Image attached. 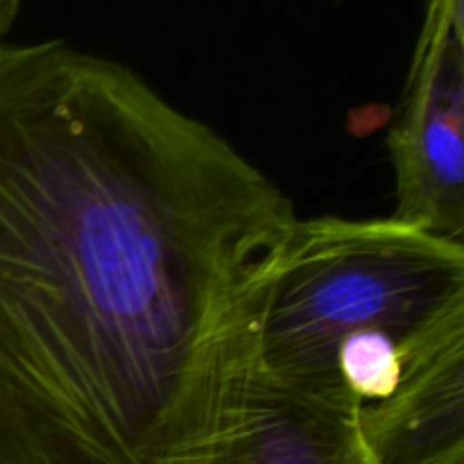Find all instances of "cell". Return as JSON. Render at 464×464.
<instances>
[{
  "label": "cell",
  "instance_id": "cell-1",
  "mask_svg": "<svg viewBox=\"0 0 464 464\" xmlns=\"http://www.w3.org/2000/svg\"><path fill=\"white\" fill-rule=\"evenodd\" d=\"M295 220L125 63L0 45V464H202Z\"/></svg>",
  "mask_w": 464,
  "mask_h": 464
},
{
  "label": "cell",
  "instance_id": "cell-2",
  "mask_svg": "<svg viewBox=\"0 0 464 464\" xmlns=\"http://www.w3.org/2000/svg\"><path fill=\"white\" fill-rule=\"evenodd\" d=\"M464 334V240L399 218L293 222L267 266L249 361L276 383L356 408Z\"/></svg>",
  "mask_w": 464,
  "mask_h": 464
},
{
  "label": "cell",
  "instance_id": "cell-3",
  "mask_svg": "<svg viewBox=\"0 0 464 464\" xmlns=\"http://www.w3.org/2000/svg\"><path fill=\"white\" fill-rule=\"evenodd\" d=\"M390 150L392 216L464 240V0H426Z\"/></svg>",
  "mask_w": 464,
  "mask_h": 464
},
{
  "label": "cell",
  "instance_id": "cell-4",
  "mask_svg": "<svg viewBox=\"0 0 464 464\" xmlns=\"http://www.w3.org/2000/svg\"><path fill=\"white\" fill-rule=\"evenodd\" d=\"M358 411L285 388L247 358L202 464H374Z\"/></svg>",
  "mask_w": 464,
  "mask_h": 464
},
{
  "label": "cell",
  "instance_id": "cell-5",
  "mask_svg": "<svg viewBox=\"0 0 464 464\" xmlns=\"http://www.w3.org/2000/svg\"><path fill=\"white\" fill-rule=\"evenodd\" d=\"M358 424L374 464H464V334L412 362Z\"/></svg>",
  "mask_w": 464,
  "mask_h": 464
},
{
  "label": "cell",
  "instance_id": "cell-6",
  "mask_svg": "<svg viewBox=\"0 0 464 464\" xmlns=\"http://www.w3.org/2000/svg\"><path fill=\"white\" fill-rule=\"evenodd\" d=\"M23 0H0V45L7 44V36L21 14Z\"/></svg>",
  "mask_w": 464,
  "mask_h": 464
}]
</instances>
